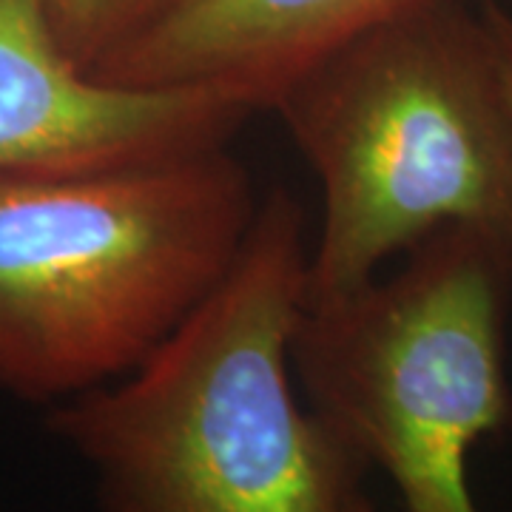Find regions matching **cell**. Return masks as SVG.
<instances>
[{
  "mask_svg": "<svg viewBox=\"0 0 512 512\" xmlns=\"http://www.w3.org/2000/svg\"><path fill=\"white\" fill-rule=\"evenodd\" d=\"M308 217L271 188L231 271L143 365L57 402L103 512H348L367 464L296 402Z\"/></svg>",
  "mask_w": 512,
  "mask_h": 512,
  "instance_id": "cell-1",
  "label": "cell"
},
{
  "mask_svg": "<svg viewBox=\"0 0 512 512\" xmlns=\"http://www.w3.org/2000/svg\"><path fill=\"white\" fill-rule=\"evenodd\" d=\"M271 111L322 185L308 299L467 228L512 254V106L481 12L427 0L291 80Z\"/></svg>",
  "mask_w": 512,
  "mask_h": 512,
  "instance_id": "cell-2",
  "label": "cell"
},
{
  "mask_svg": "<svg viewBox=\"0 0 512 512\" xmlns=\"http://www.w3.org/2000/svg\"><path fill=\"white\" fill-rule=\"evenodd\" d=\"M259 200L228 146L0 174V390L66 402L143 365L231 271Z\"/></svg>",
  "mask_w": 512,
  "mask_h": 512,
  "instance_id": "cell-3",
  "label": "cell"
},
{
  "mask_svg": "<svg viewBox=\"0 0 512 512\" xmlns=\"http://www.w3.org/2000/svg\"><path fill=\"white\" fill-rule=\"evenodd\" d=\"M512 254L467 228L416 242L387 279L305 302L291 370L308 410L407 512H478L467 458L512 424Z\"/></svg>",
  "mask_w": 512,
  "mask_h": 512,
  "instance_id": "cell-4",
  "label": "cell"
},
{
  "mask_svg": "<svg viewBox=\"0 0 512 512\" xmlns=\"http://www.w3.org/2000/svg\"><path fill=\"white\" fill-rule=\"evenodd\" d=\"M254 114L222 86H109L66 55L49 0H0V174L69 177L228 146Z\"/></svg>",
  "mask_w": 512,
  "mask_h": 512,
  "instance_id": "cell-5",
  "label": "cell"
},
{
  "mask_svg": "<svg viewBox=\"0 0 512 512\" xmlns=\"http://www.w3.org/2000/svg\"><path fill=\"white\" fill-rule=\"evenodd\" d=\"M427 0H171L89 74L126 89L222 86L256 111L316 60Z\"/></svg>",
  "mask_w": 512,
  "mask_h": 512,
  "instance_id": "cell-6",
  "label": "cell"
},
{
  "mask_svg": "<svg viewBox=\"0 0 512 512\" xmlns=\"http://www.w3.org/2000/svg\"><path fill=\"white\" fill-rule=\"evenodd\" d=\"M168 3L171 0H49V18L66 55L89 72Z\"/></svg>",
  "mask_w": 512,
  "mask_h": 512,
  "instance_id": "cell-7",
  "label": "cell"
},
{
  "mask_svg": "<svg viewBox=\"0 0 512 512\" xmlns=\"http://www.w3.org/2000/svg\"><path fill=\"white\" fill-rule=\"evenodd\" d=\"M481 20L487 26L490 46H493L495 69L501 77V86L507 92V100L512 106V15L507 9H501L498 3H487L481 9Z\"/></svg>",
  "mask_w": 512,
  "mask_h": 512,
  "instance_id": "cell-8",
  "label": "cell"
},
{
  "mask_svg": "<svg viewBox=\"0 0 512 512\" xmlns=\"http://www.w3.org/2000/svg\"><path fill=\"white\" fill-rule=\"evenodd\" d=\"M348 512H376V510H373L370 498H367V495L362 493V490H359V493L353 495V501H350Z\"/></svg>",
  "mask_w": 512,
  "mask_h": 512,
  "instance_id": "cell-9",
  "label": "cell"
}]
</instances>
